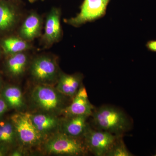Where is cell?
<instances>
[{
    "label": "cell",
    "mask_w": 156,
    "mask_h": 156,
    "mask_svg": "<svg viewBox=\"0 0 156 156\" xmlns=\"http://www.w3.org/2000/svg\"><path fill=\"white\" fill-rule=\"evenodd\" d=\"M91 116L97 130L122 136L131 127V120L122 110L112 105H104L93 111Z\"/></svg>",
    "instance_id": "6da1fadb"
},
{
    "label": "cell",
    "mask_w": 156,
    "mask_h": 156,
    "mask_svg": "<svg viewBox=\"0 0 156 156\" xmlns=\"http://www.w3.org/2000/svg\"><path fill=\"white\" fill-rule=\"evenodd\" d=\"M48 153L67 156L84 155L88 151L84 143L79 138L72 137L62 132L53 134L45 143Z\"/></svg>",
    "instance_id": "7a4b0ae2"
},
{
    "label": "cell",
    "mask_w": 156,
    "mask_h": 156,
    "mask_svg": "<svg viewBox=\"0 0 156 156\" xmlns=\"http://www.w3.org/2000/svg\"><path fill=\"white\" fill-rule=\"evenodd\" d=\"M30 114L27 112L17 113L12 115L10 119L17 139L27 147L38 145L44 140L34 126Z\"/></svg>",
    "instance_id": "3957f363"
},
{
    "label": "cell",
    "mask_w": 156,
    "mask_h": 156,
    "mask_svg": "<svg viewBox=\"0 0 156 156\" xmlns=\"http://www.w3.org/2000/svg\"><path fill=\"white\" fill-rule=\"evenodd\" d=\"M63 95L48 85L40 84L35 87L31 97L35 104L48 113L53 114L63 110Z\"/></svg>",
    "instance_id": "277c9868"
},
{
    "label": "cell",
    "mask_w": 156,
    "mask_h": 156,
    "mask_svg": "<svg viewBox=\"0 0 156 156\" xmlns=\"http://www.w3.org/2000/svg\"><path fill=\"white\" fill-rule=\"evenodd\" d=\"M107 131L93 130L89 126L83 137L87 150L96 156H106L118 137Z\"/></svg>",
    "instance_id": "5b68a950"
},
{
    "label": "cell",
    "mask_w": 156,
    "mask_h": 156,
    "mask_svg": "<svg viewBox=\"0 0 156 156\" xmlns=\"http://www.w3.org/2000/svg\"><path fill=\"white\" fill-rule=\"evenodd\" d=\"M110 0H84L80 12L76 17L67 20L66 22L75 27L100 18L106 12Z\"/></svg>",
    "instance_id": "8992f818"
},
{
    "label": "cell",
    "mask_w": 156,
    "mask_h": 156,
    "mask_svg": "<svg viewBox=\"0 0 156 156\" xmlns=\"http://www.w3.org/2000/svg\"><path fill=\"white\" fill-rule=\"evenodd\" d=\"M30 72L34 80L39 83L48 85L57 78L58 67L54 59L48 56H41L33 62Z\"/></svg>",
    "instance_id": "52a82bcc"
},
{
    "label": "cell",
    "mask_w": 156,
    "mask_h": 156,
    "mask_svg": "<svg viewBox=\"0 0 156 156\" xmlns=\"http://www.w3.org/2000/svg\"><path fill=\"white\" fill-rule=\"evenodd\" d=\"M72 102L63 110L66 117L92 115L94 109L88 98L85 87L81 86L75 96L73 98Z\"/></svg>",
    "instance_id": "ba28073f"
},
{
    "label": "cell",
    "mask_w": 156,
    "mask_h": 156,
    "mask_svg": "<svg viewBox=\"0 0 156 156\" xmlns=\"http://www.w3.org/2000/svg\"><path fill=\"white\" fill-rule=\"evenodd\" d=\"M60 12L58 9H53L46 20L43 40L48 45L58 41L61 36Z\"/></svg>",
    "instance_id": "9c48e42d"
},
{
    "label": "cell",
    "mask_w": 156,
    "mask_h": 156,
    "mask_svg": "<svg viewBox=\"0 0 156 156\" xmlns=\"http://www.w3.org/2000/svg\"><path fill=\"white\" fill-rule=\"evenodd\" d=\"M30 115L34 126L44 139L53 133L58 126L60 127L61 122L52 114L47 113Z\"/></svg>",
    "instance_id": "30bf717a"
},
{
    "label": "cell",
    "mask_w": 156,
    "mask_h": 156,
    "mask_svg": "<svg viewBox=\"0 0 156 156\" xmlns=\"http://www.w3.org/2000/svg\"><path fill=\"white\" fill-rule=\"evenodd\" d=\"M87 118L83 115L66 117L60 123L61 132L76 138L83 136L89 126L87 123Z\"/></svg>",
    "instance_id": "8fae6325"
},
{
    "label": "cell",
    "mask_w": 156,
    "mask_h": 156,
    "mask_svg": "<svg viewBox=\"0 0 156 156\" xmlns=\"http://www.w3.org/2000/svg\"><path fill=\"white\" fill-rule=\"evenodd\" d=\"M83 78L80 74L68 75L62 73L56 89L62 95L73 98L81 86Z\"/></svg>",
    "instance_id": "7c38bea8"
},
{
    "label": "cell",
    "mask_w": 156,
    "mask_h": 156,
    "mask_svg": "<svg viewBox=\"0 0 156 156\" xmlns=\"http://www.w3.org/2000/svg\"><path fill=\"white\" fill-rule=\"evenodd\" d=\"M9 1L0 0V33L11 30L18 19L17 10Z\"/></svg>",
    "instance_id": "4fadbf2b"
},
{
    "label": "cell",
    "mask_w": 156,
    "mask_h": 156,
    "mask_svg": "<svg viewBox=\"0 0 156 156\" xmlns=\"http://www.w3.org/2000/svg\"><path fill=\"white\" fill-rule=\"evenodd\" d=\"M42 29L41 17L35 13L30 14L23 23L20 30L21 38L26 41H31L38 37Z\"/></svg>",
    "instance_id": "5bb4252c"
},
{
    "label": "cell",
    "mask_w": 156,
    "mask_h": 156,
    "mask_svg": "<svg viewBox=\"0 0 156 156\" xmlns=\"http://www.w3.org/2000/svg\"><path fill=\"white\" fill-rule=\"evenodd\" d=\"M28 61V57L23 52L10 55L6 62V70L11 76H19L25 72Z\"/></svg>",
    "instance_id": "9a60e30c"
},
{
    "label": "cell",
    "mask_w": 156,
    "mask_h": 156,
    "mask_svg": "<svg viewBox=\"0 0 156 156\" xmlns=\"http://www.w3.org/2000/svg\"><path fill=\"white\" fill-rule=\"evenodd\" d=\"M1 98L5 101L9 108L20 109L25 106L22 91L14 86L5 87L1 92Z\"/></svg>",
    "instance_id": "2e32d148"
},
{
    "label": "cell",
    "mask_w": 156,
    "mask_h": 156,
    "mask_svg": "<svg viewBox=\"0 0 156 156\" xmlns=\"http://www.w3.org/2000/svg\"><path fill=\"white\" fill-rule=\"evenodd\" d=\"M1 46L5 53L9 55L23 52L30 47L27 41L14 37L3 39L1 42Z\"/></svg>",
    "instance_id": "e0dca14e"
},
{
    "label": "cell",
    "mask_w": 156,
    "mask_h": 156,
    "mask_svg": "<svg viewBox=\"0 0 156 156\" xmlns=\"http://www.w3.org/2000/svg\"><path fill=\"white\" fill-rule=\"evenodd\" d=\"M17 139L14 126L11 121L0 122V144H12Z\"/></svg>",
    "instance_id": "ac0fdd59"
},
{
    "label": "cell",
    "mask_w": 156,
    "mask_h": 156,
    "mask_svg": "<svg viewBox=\"0 0 156 156\" xmlns=\"http://www.w3.org/2000/svg\"><path fill=\"white\" fill-rule=\"evenodd\" d=\"M133 154L129 151L122 136L118 137L106 156H132Z\"/></svg>",
    "instance_id": "d6986e66"
},
{
    "label": "cell",
    "mask_w": 156,
    "mask_h": 156,
    "mask_svg": "<svg viewBox=\"0 0 156 156\" xmlns=\"http://www.w3.org/2000/svg\"><path fill=\"white\" fill-rule=\"evenodd\" d=\"M9 109V107L5 101L2 98H0V117H2Z\"/></svg>",
    "instance_id": "ffe728a7"
},
{
    "label": "cell",
    "mask_w": 156,
    "mask_h": 156,
    "mask_svg": "<svg viewBox=\"0 0 156 156\" xmlns=\"http://www.w3.org/2000/svg\"><path fill=\"white\" fill-rule=\"evenodd\" d=\"M148 50L151 52H156V40L148 41L146 44Z\"/></svg>",
    "instance_id": "44dd1931"
},
{
    "label": "cell",
    "mask_w": 156,
    "mask_h": 156,
    "mask_svg": "<svg viewBox=\"0 0 156 156\" xmlns=\"http://www.w3.org/2000/svg\"><path fill=\"white\" fill-rule=\"evenodd\" d=\"M7 153V148L6 145L0 144V156H5Z\"/></svg>",
    "instance_id": "7402d4cb"
},
{
    "label": "cell",
    "mask_w": 156,
    "mask_h": 156,
    "mask_svg": "<svg viewBox=\"0 0 156 156\" xmlns=\"http://www.w3.org/2000/svg\"><path fill=\"white\" fill-rule=\"evenodd\" d=\"M22 154L21 151H15L11 153V156H22Z\"/></svg>",
    "instance_id": "603a6c76"
},
{
    "label": "cell",
    "mask_w": 156,
    "mask_h": 156,
    "mask_svg": "<svg viewBox=\"0 0 156 156\" xmlns=\"http://www.w3.org/2000/svg\"><path fill=\"white\" fill-rule=\"evenodd\" d=\"M2 78H1V76H0V89H1V87H2Z\"/></svg>",
    "instance_id": "cb8c5ba5"
},
{
    "label": "cell",
    "mask_w": 156,
    "mask_h": 156,
    "mask_svg": "<svg viewBox=\"0 0 156 156\" xmlns=\"http://www.w3.org/2000/svg\"><path fill=\"white\" fill-rule=\"evenodd\" d=\"M37 1V0H29V1L30 2H34L35 1Z\"/></svg>",
    "instance_id": "d4e9b609"
},
{
    "label": "cell",
    "mask_w": 156,
    "mask_h": 156,
    "mask_svg": "<svg viewBox=\"0 0 156 156\" xmlns=\"http://www.w3.org/2000/svg\"><path fill=\"white\" fill-rule=\"evenodd\" d=\"M8 1H14V0H8Z\"/></svg>",
    "instance_id": "484cf974"
},
{
    "label": "cell",
    "mask_w": 156,
    "mask_h": 156,
    "mask_svg": "<svg viewBox=\"0 0 156 156\" xmlns=\"http://www.w3.org/2000/svg\"><path fill=\"white\" fill-rule=\"evenodd\" d=\"M0 57H1V50H0Z\"/></svg>",
    "instance_id": "4316f807"
}]
</instances>
